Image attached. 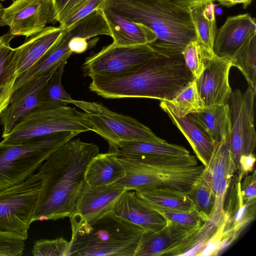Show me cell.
<instances>
[{
  "label": "cell",
  "instance_id": "1",
  "mask_svg": "<svg viewBox=\"0 0 256 256\" xmlns=\"http://www.w3.org/2000/svg\"><path fill=\"white\" fill-rule=\"evenodd\" d=\"M99 151L93 143L72 138L46 159L38 172L41 187L32 222L71 216L86 166Z\"/></svg>",
  "mask_w": 256,
  "mask_h": 256
},
{
  "label": "cell",
  "instance_id": "2",
  "mask_svg": "<svg viewBox=\"0 0 256 256\" xmlns=\"http://www.w3.org/2000/svg\"><path fill=\"white\" fill-rule=\"evenodd\" d=\"M90 90L106 98H148L172 100L194 78L182 54L159 56L130 72L91 77Z\"/></svg>",
  "mask_w": 256,
  "mask_h": 256
},
{
  "label": "cell",
  "instance_id": "3",
  "mask_svg": "<svg viewBox=\"0 0 256 256\" xmlns=\"http://www.w3.org/2000/svg\"><path fill=\"white\" fill-rule=\"evenodd\" d=\"M102 8L112 10L150 28L156 39L148 45L162 56L180 55L196 40L188 9L170 0H106Z\"/></svg>",
  "mask_w": 256,
  "mask_h": 256
},
{
  "label": "cell",
  "instance_id": "4",
  "mask_svg": "<svg viewBox=\"0 0 256 256\" xmlns=\"http://www.w3.org/2000/svg\"><path fill=\"white\" fill-rule=\"evenodd\" d=\"M120 158V157H118ZM124 176L118 184L126 190L168 188L186 192L204 172L190 154L177 156L120 158Z\"/></svg>",
  "mask_w": 256,
  "mask_h": 256
},
{
  "label": "cell",
  "instance_id": "5",
  "mask_svg": "<svg viewBox=\"0 0 256 256\" xmlns=\"http://www.w3.org/2000/svg\"><path fill=\"white\" fill-rule=\"evenodd\" d=\"M144 231L111 210L72 228L68 256H134Z\"/></svg>",
  "mask_w": 256,
  "mask_h": 256
},
{
  "label": "cell",
  "instance_id": "6",
  "mask_svg": "<svg viewBox=\"0 0 256 256\" xmlns=\"http://www.w3.org/2000/svg\"><path fill=\"white\" fill-rule=\"evenodd\" d=\"M79 134L62 132L34 138L18 144H0V189L26 180L52 154Z\"/></svg>",
  "mask_w": 256,
  "mask_h": 256
},
{
  "label": "cell",
  "instance_id": "7",
  "mask_svg": "<svg viewBox=\"0 0 256 256\" xmlns=\"http://www.w3.org/2000/svg\"><path fill=\"white\" fill-rule=\"evenodd\" d=\"M93 131L85 112L64 106L38 108L21 118L3 137L2 145L18 144L36 137L62 132Z\"/></svg>",
  "mask_w": 256,
  "mask_h": 256
},
{
  "label": "cell",
  "instance_id": "8",
  "mask_svg": "<svg viewBox=\"0 0 256 256\" xmlns=\"http://www.w3.org/2000/svg\"><path fill=\"white\" fill-rule=\"evenodd\" d=\"M70 104L84 111L93 131L106 140L109 144L122 141L166 142L136 119L112 111L101 103L72 98Z\"/></svg>",
  "mask_w": 256,
  "mask_h": 256
},
{
  "label": "cell",
  "instance_id": "9",
  "mask_svg": "<svg viewBox=\"0 0 256 256\" xmlns=\"http://www.w3.org/2000/svg\"><path fill=\"white\" fill-rule=\"evenodd\" d=\"M41 180L33 174L24 181L0 189V230L25 240L32 222Z\"/></svg>",
  "mask_w": 256,
  "mask_h": 256
},
{
  "label": "cell",
  "instance_id": "10",
  "mask_svg": "<svg viewBox=\"0 0 256 256\" xmlns=\"http://www.w3.org/2000/svg\"><path fill=\"white\" fill-rule=\"evenodd\" d=\"M160 56L148 44L118 46L114 43L88 58L82 66L85 76L116 75L135 70Z\"/></svg>",
  "mask_w": 256,
  "mask_h": 256
},
{
  "label": "cell",
  "instance_id": "11",
  "mask_svg": "<svg viewBox=\"0 0 256 256\" xmlns=\"http://www.w3.org/2000/svg\"><path fill=\"white\" fill-rule=\"evenodd\" d=\"M256 94L248 86L244 92L236 90L228 100L231 131L227 140L236 168L240 158L253 154L256 146L254 127Z\"/></svg>",
  "mask_w": 256,
  "mask_h": 256
},
{
  "label": "cell",
  "instance_id": "12",
  "mask_svg": "<svg viewBox=\"0 0 256 256\" xmlns=\"http://www.w3.org/2000/svg\"><path fill=\"white\" fill-rule=\"evenodd\" d=\"M56 22L53 0H14L4 8L0 18V26H8L12 35L26 38Z\"/></svg>",
  "mask_w": 256,
  "mask_h": 256
},
{
  "label": "cell",
  "instance_id": "13",
  "mask_svg": "<svg viewBox=\"0 0 256 256\" xmlns=\"http://www.w3.org/2000/svg\"><path fill=\"white\" fill-rule=\"evenodd\" d=\"M61 63L29 80L12 92L8 104L0 115L2 138L11 131L21 118L39 108L42 90Z\"/></svg>",
  "mask_w": 256,
  "mask_h": 256
},
{
  "label": "cell",
  "instance_id": "14",
  "mask_svg": "<svg viewBox=\"0 0 256 256\" xmlns=\"http://www.w3.org/2000/svg\"><path fill=\"white\" fill-rule=\"evenodd\" d=\"M125 190L114 184L92 186L84 182L78 194L73 212L69 218L71 228L92 222L112 210L114 202Z\"/></svg>",
  "mask_w": 256,
  "mask_h": 256
},
{
  "label": "cell",
  "instance_id": "15",
  "mask_svg": "<svg viewBox=\"0 0 256 256\" xmlns=\"http://www.w3.org/2000/svg\"><path fill=\"white\" fill-rule=\"evenodd\" d=\"M232 66L230 59L220 58L214 54L207 60L200 77L194 80L206 106L228 102L232 92L228 78Z\"/></svg>",
  "mask_w": 256,
  "mask_h": 256
},
{
  "label": "cell",
  "instance_id": "16",
  "mask_svg": "<svg viewBox=\"0 0 256 256\" xmlns=\"http://www.w3.org/2000/svg\"><path fill=\"white\" fill-rule=\"evenodd\" d=\"M62 32L60 26H46L14 48L10 65L12 76L17 79L26 72L57 40Z\"/></svg>",
  "mask_w": 256,
  "mask_h": 256
},
{
  "label": "cell",
  "instance_id": "17",
  "mask_svg": "<svg viewBox=\"0 0 256 256\" xmlns=\"http://www.w3.org/2000/svg\"><path fill=\"white\" fill-rule=\"evenodd\" d=\"M112 211L144 231L156 232L166 224L159 212L146 205L135 192L124 191L116 200Z\"/></svg>",
  "mask_w": 256,
  "mask_h": 256
},
{
  "label": "cell",
  "instance_id": "18",
  "mask_svg": "<svg viewBox=\"0 0 256 256\" xmlns=\"http://www.w3.org/2000/svg\"><path fill=\"white\" fill-rule=\"evenodd\" d=\"M253 31H256V19L249 13L228 16L216 30L213 46L214 54L230 59L248 34Z\"/></svg>",
  "mask_w": 256,
  "mask_h": 256
},
{
  "label": "cell",
  "instance_id": "19",
  "mask_svg": "<svg viewBox=\"0 0 256 256\" xmlns=\"http://www.w3.org/2000/svg\"><path fill=\"white\" fill-rule=\"evenodd\" d=\"M100 9L110 30L112 43L115 44L124 46L150 44L156 40L155 34L146 26L134 22L112 10Z\"/></svg>",
  "mask_w": 256,
  "mask_h": 256
},
{
  "label": "cell",
  "instance_id": "20",
  "mask_svg": "<svg viewBox=\"0 0 256 256\" xmlns=\"http://www.w3.org/2000/svg\"><path fill=\"white\" fill-rule=\"evenodd\" d=\"M198 230H188L166 224L156 232L144 231L134 256H164L180 240Z\"/></svg>",
  "mask_w": 256,
  "mask_h": 256
},
{
  "label": "cell",
  "instance_id": "21",
  "mask_svg": "<svg viewBox=\"0 0 256 256\" xmlns=\"http://www.w3.org/2000/svg\"><path fill=\"white\" fill-rule=\"evenodd\" d=\"M187 116L195 122L216 144L227 141L231 131L229 104H213Z\"/></svg>",
  "mask_w": 256,
  "mask_h": 256
},
{
  "label": "cell",
  "instance_id": "22",
  "mask_svg": "<svg viewBox=\"0 0 256 256\" xmlns=\"http://www.w3.org/2000/svg\"><path fill=\"white\" fill-rule=\"evenodd\" d=\"M108 152L118 157L136 158L140 157L177 156L190 154L185 148L166 141L156 142L146 141H122L109 144Z\"/></svg>",
  "mask_w": 256,
  "mask_h": 256
},
{
  "label": "cell",
  "instance_id": "23",
  "mask_svg": "<svg viewBox=\"0 0 256 256\" xmlns=\"http://www.w3.org/2000/svg\"><path fill=\"white\" fill-rule=\"evenodd\" d=\"M160 106L185 136L196 158L206 167L214 152L215 142L187 116L182 118L176 116L164 100H160Z\"/></svg>",
  "mask_w": 256,
  "mask_h": 256
},
{
  "label": "cell",
  "instance_id": "24",
  "mask_svg": "<svg viewBox=\"0 0 256 256\" xmlns=\"http://www.w3.org/2000/svg\"><path fill=\"white\" fill-rule=\"evenodd\" d=\"M125 174L124 168L116 155L108 152L98 154L88 164L84 175V182L92 186L112 184Z\"/></svg>",
  "mask_w": 256,
  "mask_h": 256
},
{
  "label": "cell",
  "instance_id": "25",
  "mask_svg": "<svg viewBox=\"0 0 256 256\" xmlns=\"http://www.w3.org/2000/svg\"><path fill=\"white\" fill-rule=\"evenodd\" d=\"M68 34L66 30L42 58L26 72L16 80L13 91L34 78L40 76L64 61H67L72 52L68 47Z\"/></svg>",
  "mask_w": 256,
  "mask_h": 256
},
{
  "label": "cell",
  "instance_id": "26",
  "mask_svg": "<svg viewBox=\"0 0 256 256\" xmlns=\"http://www.w3.org/2000/svg\"><path fill=\"white\" fill-rule=\"evenodd\" d=\"M137 196L154 210L190 211L194 206L187 193L168 188H153L135 192Z\"/></svg>",
  "mask_w": 256,
  "mask_h": 256
},
{
  "label": "cell",
  "instance_id": "27",
  "mask_svg": "<svg viewBox=\"0 0 256 256\" xmlns=\"http://www.w3.org/2000/svg\"><path fill=\"white\" fill-rule=\"evenodd\" d=\"M188 10L196 40L212 58L214 55L213 46L217 30L213 2L201 4Z\"/></svg>",
  "mask_w": 256,
  "mask_h": 256
},
{
  "label": "cell",
  "instance_id": "28",
  "mask_svg": "<svg viewBox=\"0 0 256 256\" xmlns=\"http://www.w3.org/2000/svg\"><path fill=\"white\" fill-rule=\"evenodd\" d=\"M236 166L228 142L216 144L208 165L203 172L212 184L223 180H232Z\"/></svg>",
  "mask_w": 256,
  "mask_h": 256
},
{
  "label": "cell",
  "instance_id": "29",
  "mask_svg": "<svg viewBox=\"0 0 256 256\" xmlns=\"http://www.w3.org/2000/svg\"><path fill=\"white\" fill-rule=\"evenodd\" d=\"M230 59L232 66L242 72L249 86L256 94V31L248 34Z\"/></svg>",
  "mask_w": 256,
  "mask_h": 256
},
{
  "label": "cell",
  "instance_id": "30",
  "mask_svg": "<svg viewBox=\"0 0 256 256\" xmlns=\"http://www.w3.org/2000/svg\"><path fill=\"white\" fill-rule=\"evenodd\" d=\"M172 113L182 118L200 112L206 106L199 94L195 80L190 82L170 100H164Z\"/></svg>",
  "mask_w": 256,
  "mask_h": 256
},
{
  "label": "cell",
  "instance_id": "31",
  "mask_svg": "<svg viewBox=\"0 0 256 256\" xmlns=\"http://www.w3.org/2000/svg\"><path fill=\"white\" fill-rule=\"evenodd\" d=\"M186 193L201 218L204 222L208 220L214 208L216 195L210 180L203 172Z\"/></svg>",
  "mask_w": 256,
  "mask_h": 256
},
{
  "label": "cell",
  "instance_id": "32",
  "mask_svg": "<svg viewBox=\"0 0 256 256\" xmlns=\"http://www.w3.org/2000/svg\"><path fill=\"white\" fill-rule=\"evenodd\" d=\"M66 62L61 63L44 87L38 108H54L70 104L72 98L64 88L62 82Z\"/></svg>",
  "mask_w": 256,
  "mask_h": 256
},
{
  "label": "cell",
  "instance_id": "33",
  "mask_svg": "<svg viewBox=\"0 0 256 256\" xmlns=\"http://www.w3.org/2000/svg\"><path fill=\"white\" fill-rule=\"evenodd\" d=\"M185 65L194 79L200 77L204 72L207 60L211 58L205 48L196 40L190 41L182 53Z\"/></svg>",
  "mask_w": 256,
  "mask_h": 256
},
{
  "label": "cell",
  "instance_id": "34",
  "mask_svg": "<svg viewBox=\"0 0 256 256\" xmlns=\"http://www.w3.org/2000/svg\"><path fill=\"white\" fill-rule=\"evenodd\" d=\"M164 218L167 224L188 230H198L205 222L194 210L190 211L155 210Z\"/></svg>",
  "mask_w": 256,
  "mask_h": 256
},
{
  "label": "cell",
  "instance_id": "35",
  "mask_svg": "<svg viewBox=\"0 0 256 256\" xmlns=\"http://www.w3.org/2000/svg\"><path fill=\"white\" fill-rule=\"evenodd\" d=\"M70 242L62 237L42 239L34 242L32 250L35 256H68Z\"/></svg>",
  "mask_w": 256,
  "mask_h": 256
},
{
  "label": "cell",
  "instance_id": "36",
  "mask_svg": "<svg viewBox=\"0 0 256 256\" xmlns=\"http://www.w3.org/2000/svg\"><path fill=\"white\" fill-rule=\"evenodd\" d=\"M15 37L9 31L0 36V86L4 85L13 77L10 70V65L13 52L10 46L11 40Z\"/></svg>",
  "mask_w": 256,
  "mask_h": 256
},
{
  "label": "cell",
  "instance_id": "37",
  "mask_svg": "<svg viewBox=\"0 0 256 256\" xmlns=\"http://www.w3.org/2000/svg\"><path fill=\"white\" fill-rule=\"evenodd\" d=\"M26 240L18 234L0 230V256H22Z\"/></svg>",
  "mask_w": 256,
  "mask_h": 256
},
{
  "label": "cell",
  "instance_id": "38",
  "mask_svg": "<svg viewBox=\"0 0 256 256\" xmlns=\"http://www.w3.org/2000/svg\"><path fill=\"white\" fill-rule=\"evenodd\" d=\"M106 0H86L75 11L60 24L62 30L66 29L80 20L90 14L100 6Z\"/></svg>",
  "mask_w": 256,
  "mask_h": 256
},
{
  "label": "cell",
  "instance_id": "39",
  "mask_svg": "<svg viewBox=\"0 0 256 256\" xmlns=\"http://www.w3.org/2000/svg\"><path fill=\"white\" fill-rule=\"evenodd\" d=\"M86 0H53L56 18L59 24L75 11Z\"/></svg>",
  "mask_w": 256,
  "mask_h": 256
},
{
  "label": "cell",
  "instance_id": "40",
  "mask_svg": "<svg viewBox=\"0 0 256 256\" xmlns=\"http://www.w3.org/2000/svg\"><path fill=\"white\" fill-rule=\"evenodd\" d=\"M240 192L244 201L256 198V170L252 174L246 176L242 183L240 182Z\"/></svg>",
  "mask_w": 256,
  "mask_h": 256
},
{
  "label": "cell",
  "instance_id": "41",
  "mask_svg": "<svg viewBox=\"0 0 256 256\" xmlns=\"http://www.w3.org/2000/svg\"><path fill=\"white\" fill-rule=\"evenodd\" d=\"M16 80V79H12L0 86V115L8 104Z\"/></svg>",
  "mask_w": 256,
  "mask_h": 256
},
{
  "label": "cell",
  "instance_id": "42",
  "mask_svg": "<svg viewBox=\"0 0 256 256\" xmlns=\"http://www.w3.org/2000/svg\"><path fill=\"white\" fill-rule=\"evenodd\" d=\"M175 4L186 9H190L201 4L214 2L218 0H170Z\"/></svg>",
  "mask_w": 256,
  "mask_h": 256
},
{
  "label": "cell",
  "instance_id": "43",
  "mask_svg": "<svg viewBox=\"0 0 256 256\" xmlns=\"http://www.w3.org/2000/svg\"><path fill=\"white\" fill-rule=\"evenodd\" d=\"M220 4L226 8H230L237 4H242L244 9L250 4L252 0H218Z\"/></svg>",
  "mask_w": 256,
  "mask_h": 256
},
{
  "label": "cell",
  "instance_id": "44",
  "mask_svg": "<svg viewBox=\"0 0 256 256\" xmlns=\"http://www.w3.org/2000/svg\"><path fill=\"white\" fill-rule=\"evenodd\" d=\"M4 7L2 4L0 2V18L2 14V11H3Z\"/></svg>",
  "mask_w": 256,
  "mask_h": 256
},
{
  "label": "cell",
  "instance_id": "45",
  "mask_svg": "<svg viewBox=\"0 0 256 256\" xmlns=\"http://www.w3.org/2000/svg\"><path fill=\"white\" fill-rule=\"evenodd\" d=\"M2 0V1H4V0Z\"/></svg>",
  "mask_w": 256,
  "mask_h": 256
}]
</instances>
